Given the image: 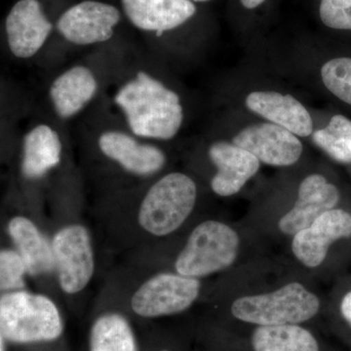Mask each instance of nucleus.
<instances>
[{
  "mask_svg": "<svg viewBox=\"0 0 351 351\" xmlns=\"http://www.w3.org/2000/svg\"><path fill=\"white\" fill-rule=\"evenodd\" d=\"M108 106L117 121L144 140L169 141L184 123L181 97L169 85L144 66L124 69L110 85Z\"/></svg>",
  "mask_w": 351,
  "mask_h": 351,
  "instance_id": "obj_1",
  "label": "nucleus"
},
{
  "mask_svg": "<svg viewBox=\"0 0 351 351\" xmlns=\"http://www.w3.org/2000/svg\"><path fill=\"white\" fill-rule=\"evenodd\" d=\"M319 297L304 284L292 281L276 290L244 295L232 302L230 313L257 326L301 324L319 313Z\"/></svg>",
  "mask_w": 351,
  "mask_h": 351,
  "instance_id": "obj_2",
  "label": "nucleus"
},
{
  "mask_svg": "<svg viewBox=\"0 0 351 351\" xmlns=\"http://www.w3.org/2000/svg\"><path fill=\"white\" fill-rule=\"evenodd\" d=\"M64 331L56 304L40 294L16 291L0 298V335L19 345L56 341Z\"/></svg>",
  "mask_w": 351,
  "mask_h": 351,
  "instance_id": "obj_3",
  "label": "nucleus"
},
{
  "mask_svg": "<svg viewBox=\"0 0 351 351\" xmlns=\"http://www.w3.org/2000/svg\"><path fill=\"white\" fill-rule=\"evenodd\" d=\"M196 200L197 186L193 178L182 172L168 173L152 182L143 196L138 225L154 237H167L184 225Z\"/></svg>",
  "mask_w": 351,
  "mask_h": 351,
  "instance_id": "obj_4",
  "label": "nucleus"
},
{
  "mask_svg": "<svg viewBox=\"0 0 351 351\" xmlns=\"http://www.w3.org/2000/svg\"><path fill=\"white\" fill-rule=\"evenodd\" d=\"M239 232L228 223L207 219L193 228L175 262L181 276L200 279L232 267L240 251Z\"/></svg>",
  "mask_w": 351,
  "mask_h": 351,
  "instance_id": "obj_5",
  "label": "nucleus"
},
{
  "mask_svg": "<svg viewBox=\"0 0 351 351\" xmlns=\"http://www.w3.org/2000/svg\"><path fill=\"white\" fill-rule=\"evenodd\" d=\"M96 133L95 143L101 156L128 174L152 177L167 163V156L160 147L134 135L120 122L101 127Z\"/></svg>",
  "mask_w": 351,
  "mask_h": 351,
  "instance_id": "obj_6",
  "label": "nucleus"
},
{
  "mask_svg": "<svg viewBox=\"0 0 351 351\" xmlns=\"http://www.w3.org/2000/svg\"><path fill=\"white\" fill-rule=\"evenodd\" d=\"M200 279L162 272L145 281L131 298V308L143 318L184 313L199 298Z\"/></svg>",
  "mask_w": 351,
  "mask_h": 351,
  "instance_id": "obj_7",
  "label": "nucleus"
},
{
  "mask_svg": "<svg viewBox=\"0 0 351 351\" xmlns=\"http://www.w3.org/2000/svg\"><path fill=\"white\" fill-rule=\"evenodd\" d=\"M51 244L60 287L66 294H78L86 288L95 271L94 252L87 228L76 223L64 226Z\"/></svg>",
  "mask_w": 351,
  "mask_h": 351,
  "instance_id": "obj_8",
  "label": "nucleus"
},
{
  "mask_svg": "<svg viewBox=\"0 0 351 351\" xmlns=\"http://www.w3.org/2000/svg\"><path fill=\"white\" fill-rule=\"evenodd\" d=\"M121 21L117 6L97 0H84L69 7L58 18L55 29L66 43L92 46L108 43Z\"/></svg>",
  "mask_w": 351,
  "mask_h": 351,
  "instance_id": "obj_9",
  "label": "nucleus"
},
{
  "mask_svg": "<svg viewBox=\"0 0 351 351\" xmlns=\"http://www.w3.org/2000/svg\"><path fill=\"white\" fill-rule=\"evenodd\" d=\"M103 90L98 69L88 63H77L59 73L50 83L48 97L55 115L68 121L93 103Z\"/></svg>",
  "mask_w": 351,
  "mask_h": 351,
  "instance_id": "obj_10",
  "label": "nucleus"
},
{
  "mask_svg": "<svg viewBox=\"0 0 351 351\" xmlns=\"http://www.w3.org/2000/svg\"><path fill=\"white\" fill-rule=\"evenodd\" d=\"M55 27L39 0H19L5 19L9 52L19 60H29L43 50Z\"/></svg>",
  "mask_w": 351,
  "mask_h": 351,
  "instance_id": "obj_11",
  "label": "nucleus"
},
{
  "mask_svg": "<svg viewBox=\"0 0 351 351\" xmlns=\"http://www.w3.org/2000/svg\"><path fill=\"white\" fill-rule=\"evenodd\" d=\"M351 237V214L341 208L329 210L292 237L293 255L304 267L316 269L326 260L332 245Z\"/></svg>",
  "mask_w": 351,
  "mask_h": 351,
  "instance_id": "obj_12",
  "label": "nucleus"
},
{
  "mask_svg": "<svg viewBox=\"0 0 351 351\" xmlns=\"http://www.w3.org/2000/svg\"><path fill=\"white\" fill-rule=\"evenodd\" d=\"M232 143L250 152L261 163L276 167L297 163L302 154L298 136L271 122L245 127L234 136Z\"/></svg>",
  "mask_w": 351,
  "mask_h": 351,
  "instance_id": "obj_13",
  "label": "nucleus"
},
{
  "mask_svg": "<svg viewBox=\"0 0 351 351\" xmlns=\"http://www.w3.org/2000/svg\"><path fill=\"white\" fill-rule=\"evenodd\" d=\"M339 198L338 188L326 177L320 174L307 176L300 184L295 204L279 219V230L287 237H294L321 215L337 208Z\"/></svg>",
  "mask_w": 351,
  "mask_h": 351,
  "instance_id": "obj_14",
  "label": "nucleus"
},
{
  "mask_svg": "<svg viewBox=\"0 0 351 351\" xmlns=\"http://www.w3.org/2000/svg\"><path fill=\"white\" fill-rule=\"evenodd\" d=\"M208 156L217 170L211 189L221 197L239 193L261 167L260 160L250 152L226 141H217L210 145Z\"/></svg>",
  "mask_w": 351,
  "mask_h": 351,
  "instance_id": "obj_15",
  "label": "nucleus"
},
{
  "mask_svg": "<svg viewBox=\"0 0 351 351\" xmlns=\"http://www.w3.org/2000/svg\"><path fill=\"white\" fill-rule=\"evenodd\" d=\"M122 10L134 27L157 36L181 27L193 17L191 0H120Z\"/></svg>",
  "mask_w": 351,
  "mask_h": 351,
  "instance_id": "obj_16",
  "label": "nucleus"
},
{
  "mask_svg": "<svg viewBox=\"0 0 351 351\" xmlns=\"http://www.w3.org/2000/svg\"><path fill=\"white\" fill-rule=\"evenodd\" d=\"M63 152V138L56 127L47 122L34 124L22 140V175L32 181L43 179L61 164Z\"/></svg>",
  "mask_w": 351,
  "mask_h": 351,
  "instance_id": "obj_17",
  "label": "nucleus"
},
{
  "mask_svg": "<svg viewBox=\"0 0 351 351\" xmlns=\"http://www.w3.org/2000/svg\"><path fill=\"white\" fill-rule=\"evenodd\" d=\"M246 106L251 112L292 132L298 137H308L313 133L311 114L292 95L252 92L246 98Z\"/></svg>",
  "mask_w": 351,
  "mask_h": 351,
  "instance_id": "obj_18",
  "label": "nucleus"
},
{
  "mask_svg": "<svg viewBox=\"0 0 351 351\" xmlns=\"http://www.w3.org/2000/svg\"><path fill=\"white\" fill-rule=\"evenodd\" d=\"M8 232L32 276H45L55 270L52 244L39 232L34 221L24 216L13 217Z\"/></svg>",
  "mask_w": 351,
  "mask_h": 351,
  "instance_id": "obj_19",
  "label": "nucleus"
},
{
  "mask_svg": "<svg viewBox=\"0 0 351 351\" xmlns=\"http://www.w3.org/2000/svg\"><path fill=\"white\" fill-rule=\"evenodd\" d=\"M252 346L254 351H319L313 335L299 324L258 326Z\"/></svg>",
  "mask_w": 351,
  "mask_h": 351,
  "instance_id": "obj_20",
  "label": "nucleus"
},
{
  "mask_svg": "<svg viewBox=\"0 0 351 351\" xmlns=\"http://www.w3.org/2000/svg\"><path fill=\"white\" fill-rule=\"evenodd\" d=\"M89 351H138L130 323L119 313L99 316L90 329Z\"/></svg>",
  "mask_w": 351,
  "mask_h": 351,
  "instance_id": "obj_21",
  "label": "nucleus"
},
{
  "mask_svg": "<svg viewBox=\"0 0 351 351\" xmlns=\"http://www.w3.org/2000/svg\"><path fill=\"white\" fill-rule=\"evenodd\" d=\"M314 144L339 163H351V120L334 115L325 128L313 132Z\"/></svg>",
  "mask_w": 351,
  "mask_h": 351,
  "instance_id": "obj_22",
  "label": "nucleus"
},
{
  "mask_svg": "<svg viewBox=\"0 0 351 351\" xmlns=\"http://www.w3.org/2000/svg\"><path fill=\"white\" fill-rule=\"evenodd\" d=\"M321 77L331 93L351 106V58L330 60L321 69Z\"/></svg>",
  "mask_w": 351,
  "mask_h": 351,
  "instance_id": "obj_23",
  "label": "nucleus"
},
{
  "mask_svg": "<svg viewBox=\"0 0 351 351\" xmlns=\"http://www.w3.org/2000/svg\"><path fill=\"white\" fill-rule=\"evenodd\" d=\"M27 265L17 251L0 252V290L2 294L24 290Z\"/></svg>",
  "mask_w": 351,
  "mask_h": 351,
  "instance_id": "obj_24",
  "label": "nucleus"
},
{
  "mask_svg": "<svg viewBox=\"0 0 351 351\" xmlns=\"http://www.w3.org/2000/svg\"><path fill=\"white\" fill-rule=\"evenodd\" d=\"M319 14L327 27L351 31V0H321Z\"/></svg>",
  "mask_w": 351,
  "mask_h": 351,
  "instance_id": "obj_25",
  "label": "nucleus"
},
{
  "mask_svg": "<svg viewBox=\"0 0 351 351\" xmlns=\"http://www.w3.org/2000/svg\"><path fill=\"white\" fill-rule=\"evenodd\" d=\"M339 311L343 319L351 326V290L346 292L341 298V304H339Z\"/></svg>",
  "mask_w": 351,
  "mask_h": 351,
  "instance_id": "obj_26",
  "label": "nucleus"
},
{
  "mask_svg": "<svg viewBox=\"0 0 351 351\" xmlns=\"http://www.w3.org/2000/svg\"><path fill=\"white\" fill-rule=\"evenodd\" d=\"M265 0H240L242 5L247 9H255L257 7L262 5Z\"/></svg>",
  "mask_w": 351,
  "mask_h": 351,
  "instance_id": "obj_27",
  "label": "nucleus"
},
{
  "mask_svg": "<svg viewBox=\"0 0 351 351\" xmlns=\"http://www.w3.org/2000/svg\"><path fill=\"white\" fill-rule=\"evenodd\" d=\"M6 339H4L3 336L0 335V351H7L6 350Z\"/></svg>",
  "mask_w": 351,
  "mask_h": 351,
  "instance_id": "obj_28",
  "label": "nucleus"
},
{
  "mask_svg": "<svg viewBox=\"0 0 351 351\" xmlns=\"http://www.w3.org/2000/svg\"><path fill=\"white\" fill-rule=\"evenodd\" d=\"M193 2H208L211 1V0H191Z\"/></svg>",
  "mask_w": 351,
  "mask_h": 351,
  "instance_id": "obj_29",
  "label": "nucleus"
},
{
  "mask_svg": "<svg viewBox=\"0 0 351 351\" xmlns=\"http://www.w3.org/2000/svg\"><path fill=\"white\" fill-rule=\"evenodd\" d=\"M159 351H171V350H159Z\"/></svg>",
  "mask_w": 351,
  "mask_h": 351,
  "instance_id": "obj_30",
  "label": "nucleus"
}]
</instances>
